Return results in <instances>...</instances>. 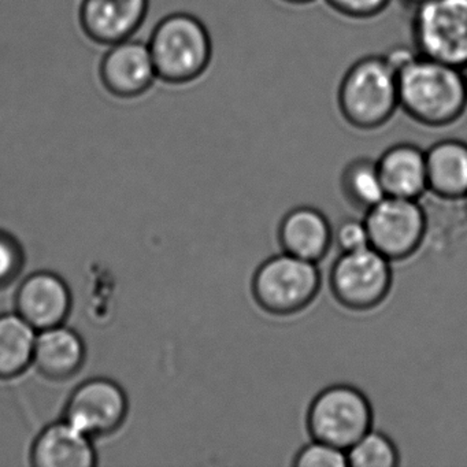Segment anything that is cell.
I'll list each match as a JSON object with an SVG mask.
<instances>
[{"mask_svg": "<svg viewBox=\"0 0 467 467\" xmlns=\"http://www.w3.org/2000/svg\"><path fill=\"white\" fill-rule=\"evenodd\" d=\"M338 247L343 253H351V251L362 250V248L370 245L368 240V228L365 223L359 221H347L338 228L337 234Z\"/></svg>", "mask_w": 467, "mask_h": 467, "instance_id": "603a6c76", "label": "cell"}, {"mask_svg": "<svg viewBox=\"0 0 467 467\" xmlns=\"http://www.w3.org/2000/svg\"><path fill=\"white\" fill-rule=\"evenodd\" d=\"M404 5H407V6L415 7L417 5L422 4V2H425V0H401Z\"/></svg>", "mask_w": 467, "mask_h": 467, "instance_id": "484cf974", "label": "cell"}, {"mask_svg": "<svg viewBox=\"0 0 467 467\" xmlns=\"http://www.w3.org/2000/svg\"><path fill=\"white\" fill-rule=\"evenodd\" d=\"M100 78L110 94L125 99L149 91L158 78L149 45L125 40L111 46L100 65Z\"/></svg>", "mask_w": 467, "mask_h": 467, "instance_id": "30bf717a", "label": "cell"}, {"mask_svg": "<svg viewBox=\"0 0 467 467\" xmlns=\"http://www.w3.org/2000/svg\"><path fill=\"white\" fill-rule=\"evenodd\" d=\"M17 308L18 314L35 329L58 327L69 313V289L57 275L37 273L21 285Z\"/></svg>", "mask_w": 467, "mask_h": 467, "instance_id": "7c38bea8", "label": "cell"}, {"mask_svg": "<svg viewBox=\"0 0 467 467\" xmlns=\"http://www.w3.org/2000/svg\"><path fill=\"white\" fill-rule=\"evenodd\" d=\"M283 2L291 5H308L313 4L314 0H283Z\"/></svg>", "mask_w": 467, "mask_h": 467, "instance_id": "d4e9b609", "label": "cell"}, {"mask_svg": "<svg viewBox=\"0 0 467 467\" xmlns=\"http://www.w3.org/2000/svg\"><path fill=\"white\" fill-rule=\"evenodd\" d=\"M330 237L327 218L308 207L294 210L281 223L280 240L284 250L306 261L317 262L324 258Z\"/></svg>", "mask_w": 467, "mask_h": 467, "instance_id": "2e32d148", "label": "cell"}, {"mask_svg": "<svg viewBox=\"0 0 467 467\" xmlns=\"http://www.w3.org/2000/svg\"><path fill=\"white\" fill-rule=\"evenodd\" d=\"M318 288L316 262L286 253L265 262L254 278V295L259 305L278 316L305 308Z\"/></svg>", "mask_w": 467, "mask_h": 467, "instance_id": "5b68a950", "label": "cell"}, {"mask_svg": "<svg viewBox=\"0 0 467 467\" xmlns=\"http://www.w3.org/2000/svg\"><path fill=\"white\" fill-rule=\"evenodd\" d=\"M464 199H466V209H467V195L464 196Z\"/></svg>", "mask_w": 467, "mask_h": 467, "instance_id": "83f0119b", "label": "cell"}, {"mask_svg": "<svg viewBox=\"0 0 467 467\" xmlns=\"http://www.w3.org/2000/svg\"><path fill=\"white\" fill-rule=\"evenodd\" d=\"M337 105L343 119L357 130L384 127L400 109L398 72L384 56L358 59L338 86Z\"/></svg>", "mask_w": 467, "mask_h": 467, "instance_id": "7a4b0ae2", "label": "cell"}, {"mask_svg": "<svg viewBox=\"0 0 467 467\" xmlns=\"http://www.w3.org/2000/svg\"><path fill=\"white\" fill-rule=\"evenodd\" d=\"M428 190L447 199L467 195V143L448 139L425 151Z\"/></svg>", "mask_w": 467, "mask_h": 467, "instance_id": "9a60e30c", "label": "cell"}, {"mask_svg": "<svg viewBox=\"0 0 467 467\" xmlns=\"http://www.w3.org/2000/svg\"><path fill=\"white\" fill-rule=\"evenodd\" d=\"M370 247L388 259L411 255L422 242L425 217L412 199L385 196L368 210L365 220Z\"/></svg>", "mask_w": 467, "mask_h": 467, "instance_id": "ba28073f", "label": "cell"}, {"mask_svg": "<svg viewBox=\"0 0 467 467\" xmlns=\"http://www.w3.org/2000/svg\"><path fill=\"white\" fill-rule=\"evenodd\" d=\"M347 459L348 466L393 467L398 464V452L387 436L368 431L347 450Z\"/></svg>", "mask_w": 467, "mask_h": 467, "instance_id": "ffe728a7", "label": "cell"}, {"mask_svg": "<svg viewBox=\"0 0 467 467\" xmlns=\"http://www.w3.org/2000/svg\"><path fill=\"white\" fill-rule=\"evenodd\" d=\"M332 289L341 305L366 310L379 305L390 286L389 259L373 247L343 253L333 266Z\"/></svg>", "mask_w": 467, "mask_h": 467, "instance_id": "52a82bcc", "label": "cell"}, {"mask_svg": "<svg viewBox=\"0 0 467 467\" xmlns=\"http://www.w3.org/2000/svg\"><path fill=\"white\" fill-rule=\"evenodd\" d=\"M399 106L420 124L442 128L458 121L467 109L463 69L417 56L398 70Z\"/></svg>", "mask_w": 467, "mask_h": 467, "instance_id": "6da1fadb", "label": "cell"}, {"mask_svg": "<svg viewBox=\"0 0 467 467\" xmlns=\"http://www.w3.org/2000/svg\"><path fill=\"white\" fill-rule=\"evenodd\" d=\"M338 15L355 20H368L381 15L392 0H325Z\"/></svg>", "mask_w": 467, "mask_h": 467, "instance_id": "7402d4cb", "label": "cell"}, {"mask_svg": "<svg viewBox=\"0 0 467 467\" xmlns=\"http://www.w3.org/2000/svg\"><path fill=\"white\" fill-rule=\"evenodd\" d=\"M20 266V248L10 237L0 234V285L12 280Z\"/></svg>", "mask_w": 467, "mask_h": 467, "instance_id": "cb8c5ba5", "label": "cell"}, {"mask_svg": "<svg viewBox=\"0 0 467 467\" xmlns=\"http://www.w3.org/2000/svg\"><path fill=\"white\" fill-rule=\"evenodd\" d=\"M343 188L352 203L360 209H371L387 196L377 162L357 160L343 173Z\"/></svg>", "mask_w": 467, "mask_h": 467, "instance_id": "d6986e66", "label": "cell"}, {"mask_svg": "<svg viewBox=\"0 0 467 467\" xmlns=\"http://www.w3.org/2000/svg\"><path fill=\"white\" fill-rule=\"evenodd\" d=\"M464 70V75H466V78H467V67L466 69H463Z\"/></svg>", "mask_w": 467, "mask_h": 467, "instance_id": "4316f807", "label": "cell"}, {"mask_svg": "<svg viewBox=\"0 0 467 467\" xmlns=\"http://www.w3.org/2000/svg\"><path fill=\"white\" fill-rule=\"evenodd\" d=\"M371 409L362 392L347 385L329 388L317 396L308 411L314 440L347 451L370 431Z\"/></svg>", "mask_w": 467, "mask_h": 467, "instance_id": "8992f818", "label": "cell"}, {"mask_svg": "<svg viewBox=\"0 0 467 467\" xmlns=\"http://www.w3.org/2000/svg\"><path fill=\"white\" fill-rule=\"evenodd\" d=\"M377 168L387 196L415 201L428 190L425 151L414 144L390 147L377 161Z\"/></svg>", "mask_w": 467, "mask_h": 467, "instance_id": "4fadbf2b", "label": "cell"}, {"mask_svg": "<svg viewBox=\"0 0 467 467\" xmlns=\"http://www.w3.org/2000/svg\"><path fill=\"white\" fill-rule=\"evenodd\" d=\"M297 467H346L348 466L347 451L327 442L314 440L306 445L295 459Z\"/></svg>", "mask_w": 467, "mask_h": 467, "instance_id": "44dd1931", "label": "cell"}, {"mask_svg": "<svg viewBox=\"0 0 467 467\" xmlns=\"http://www.w3.org/2000/svg\"><path fill=\"white\" fill-rule=\"evenodd\" d=\"M127 414V399L119 385L105 379L81 385L70 398L67 420L88 434H106L119 428Z\"/></svg>", "mask_w": 467, "mask_h": 467, "instance_id": "9c48e42d", "label": "cell"}, {"mask_svg": "<svg viewBox=\"0 0 467 467\" xmlns=\"http://www.w3.org/2000/svg\"><path fill=\"white\" fill-rule=\"evenodd\" d=\"M412 45L420 56L467 67V0H425L414 7Z\"/></svg>", "mask_w": 467, "mask_h": 467, "instance_id": "277c9868", "label": "cell"}, {"mask_svg": "<svg viewBox=\"0 0 467 467\" xmlns=\"http://www.w3.org/2000/svg\"><path fill=\"white\" fill-rule=\"evenodd\" d=\"M149 48L158 78L169 84L196 80L212 62V36L198 17L187 13L163 18L152 32Z\"/></svg>", "mask_w": 467, "mask_h": 467, "instance_id": "3957f363", "label": "cell"}, {"mask_svg": "<svg viewBox=\"0 0 467 467\" xmlns=\"http://www.w3.org/2000/svg\"><path fill=\"white\" fill-rule=\"evenodd\" d=\"M83 360V341L72 330L58 325L37 336L34 362L50 379H64L73 376Z\"/></svg>", "mask_w": 467, "mask_h": 467, "instance_id": "e0dca14e", "label": "cell"}, {"mask_svg": "<svg viewBox=\"0 0 467 467\" xmlns=\"http://www.w3.org/2000/svg\"><path fill=\"white\" fill-rule=\"evenodd\" d=\"M32 458L37 467H91L95 464L94 448L88 434L67 420L56 423L40 434Z\"/></svg>", "mask_w": 467, "mask_h": 467, "instance_id": "5bb4252c", "label": "cell"}, {"mask_svg": "<svg viewBox=\"0 0 467 467\" xmlns=\"http://www.w3.org/2000/svg\"><path fill=\"white\" fill-rule=\"evenodd\" d=\"M35 327L21 316L0 317V379L17 376L34 360Z\"/></svg>", "mask_w": 467, "mask_h": 467, "instance_id": "ac0fdd59", "label": "cell"}, {"mask_svg": "<svg viewBox=\"0 0 467 467\" xmlns=\"http://www.w3.org/2000/svg\"><path fill=\"white\" fill-rule=\"evenodd\" d=\"M149 12V0H84L80 23L89 39L114 46L130 40Z\"/></svg>", "mask_w": 467, "mask_h": 467, "instance_id": "8fae6325", "label": "cell"}]
</instances>
